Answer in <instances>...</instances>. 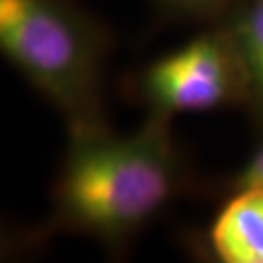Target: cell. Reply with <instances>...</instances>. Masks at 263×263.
<instances>
[{
    "label": "cell",
    "mask_w": 263,
    "mask_h": 263,
    "mask_svg": "<svg viewBox=\"0 0 263 263\" xmlns=\"http://www.w3.org/2000/svg\"><path fill=\"white\" fill-rule=\"evenodd\" d=\"M187 162L170 119L148 115L141 129L68 133L51 187L49 230L80 234L121 255L187 187Z\"/></svg>",
    "instance_id": "cell-1"
},
{
    "label": "cell",
    "mask_w": 263,
    "mask_h": 263,
    "mask_svg": "<svg viewBox=\"0 0 263 263\" xmlns=\"http://www.w3.org/2000/svg\"><path fill=\"white\" fill-rule=\"evenodd\" d=\"M113 45L111 29L78 0H0V57L55 107L68 133L107 127Z\"/></svg>",
    "instance_id": "cell-2"
},
{
    "label": "cell",
    "mask_w": 263,
    "mask_h": 263,
    "mask_svg": "<svg viewBox=\"0 0 263 263\" xmlns=\"http://www.w3.org/2000/svg\"><path fill=\"white\" fill-rule=\"evenodd\" d=\"M148 115L172 119L246 102V72L222 24L142 66L129 82Z\"/></svg>",
    "instance_id": "cell-3"
},
{
    "label": "cell",
    "mask_w": 263,
    "mask_h": 263,
    "mask_svg": "<svg viewBox=\"0 0 263 263\" xmlns=\"http://www.w3.org/2000/svg\"><path fill=\"white\" fill-rule=\"evenodd\" d=\"M209 246L224 263H263V189H236L211 224Z\"/></svg>",
    "instance_id": "cell-4"
},
{
    "label": "cell",
    "mask_w": 263,
    "mask_h": 263,
    "mask_svg": "<svg viewBox=\"0 0 263 263\" xmlns=\"http://www.w3.org/2000/svg\"><path fill=\"white\" fill-rule=\"evenodd\" d=\"M222 24L234 41L246 72V102L257 129L263 131V0H246Z\"/></svg>",
    "instance_id": "cell-5"
},
{
    "label": "cell",
    "mask_w": 263,
    "mask_h": 263,
    "mask_svg": "<svg viewBox=\"0 0 263 263\" xmlns=\"http://www.w3.org/2000/svg\"><path fill=\"white\" fill-rule=\"evenodd\" d=\"M53 236L45 222L20 224L0 216V263L26 261L43 254Z\"/></svg>",
    "instance_id": "cell-6"
},
{
    "label": "cell",
    "mask_w": 263,
    "mask_h": 263,
    "mask_svg": "<svg viewBox=\"0 0 263 263\" xmlns=\"http://www.w3.org/2000/svg\"><path fill=\"white\" fill-rule=\"evenodd\" d=\"M168 22H220L246 0H151Z\"/></svg>",
    "instance_id": "cell-7"
},
{
    "label": "cell",
    "mask_w": 263,
    "mask_h": 263,
    "mask_svg": "<svg viewBox=\"0 0 263 263\" xmlns=\"http://www.w3.org/2000/svg\"><path fill=\"white\" fill-rule=\"evenodd\" d=\"M232 191L236 189H263V142L246 162V166L232 179Z\"/></svg>",
    "instance_id": "cell-8"
}]
</instances>
